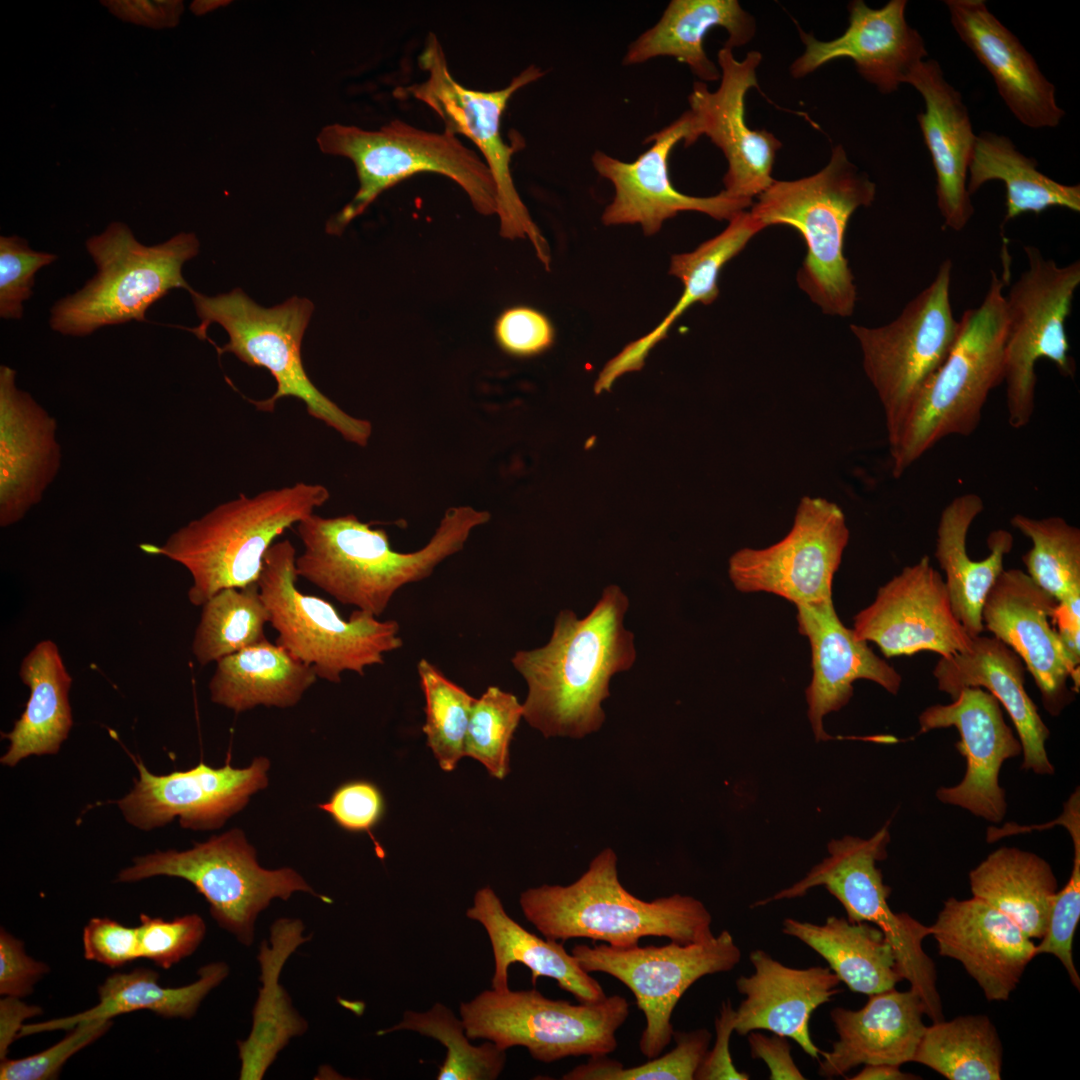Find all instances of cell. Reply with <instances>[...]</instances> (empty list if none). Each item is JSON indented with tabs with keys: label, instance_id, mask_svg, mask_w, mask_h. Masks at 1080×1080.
Masks as SVG:
<instances>
[{
	"label": "cell",
	"instance_id": "cell-1",
	"mask_svg": "<svg viewBox=\"0 0 1080 1080\" xmlns=\"http://www.w3.org/2000/svg\"><path fill=\"white\" fill-rule=\"evenodd\" d=\"M629 599L611 584L589 614L556 617L546 645L511 659L527 684L523 718L545 738L581 739L601 729L611 678L636 660L634 635L624 627Z\"/></svg>",
	"mask_w": 1080,
	"mask_h": 1080
},
{
	"label": "cell",
	"instance_id": "cell-2",
	"mask_svg": "<svg viewBox=\"0 0 1080 1080\" xmlns=\"http://www.w3.org/2000/svg\"><path fill=\"white\" fill-rule=\"evenodd\" d=\"M489 520L488 511L449 508L424 548L401 553L391 548L384 529H372L353 514L327 518L313 513L297 523L304 551L296 557V574L337 601L377 617L399 588L430 576L464 547L475 527Z\"/></svg>",
	"mask_w": 1080,
	"mask_h": 1080
},
{
	"label": "cell",
	"instance_id": "cell-3",
	"mask_svg": "<svg viewBox=\"0 0 1080 1080\" xmlns=\"http://www.w3.org/2000/svg\"><path fill=\"white\" fill-rule=\"evenodd\" d=\"M617 861L605 848L575 882L525 890L519 898L525 918L545 938L562 943L586 938L631 947L646 936L680 944L714 936L712 916L701 901L678 893L652 901L637 898L621 884Z\"/></svg>",
	"mask_w": 1080,
	"mask_h": 1080
},
{
	"label": "cell",
	"instance_id": "cell-4",
	"mask_svg": "<svg viewBox=\"0 0 1080 1080\" xmlns=\"http://www.w3.org/2000/svg\"><path fill=\"white\" fill-rule=\"evenodd\" d=\"M1004 269L1003 279L992 272L981 304L958 319V335L947 358L900 424L887 434L894 477L902 476L944 438L971 435L990 392L1003 382L1004 285L1009 266Z\"/></svg>",
	"mask_w": 1080,
	"mask_h": 1080
},
{
	"label": "cell",
	"instance_id": "cell-5",
	"mask_svg": "<svg viewBox=\"0 0 1080 1080\" xmlns=\"http://www.w3.org/2000/svg\"><path fill=\"white\" fill-rule=\"evenodd\" d=\"M329 498L324 485L304 482L252 497L240 494L182 526L164 544L139 547L184 566L193 580L188 599L202 606L222 589L257 583L274 540Z\"/></svg>",
	"mask_w": 1080,
	"mask_h": 1080
},
{
	"label": "cell",
	"instance_id": "cell-6",
	"mask_svg": "<svg viewBox=\"0 0 1080 1080\" xmlns=\"http://www.w3.org/2000/svg\"><path fill=\"white\" fill-rule=\"evenodd\" d=\"M875 195V183L838 145L819 172L774 180L751 206L752 216L766 228L787 225L799 232L806 256L797 283L826 314L845 318L854 311L857 291L844 254L845 234L853 213L870 206Z\"/></svg>",
	"mask_w": 1080,
	"mask_h": 1080
},
{
	"label": "cell",
	"instance_id": "cell-7",
	"mask_svg": "<svg viewBox=\"0 0 1080 1080\" xmlns=\"http://www.w3.org/2000/svg\"><path fill=\"white\" fill-rule=\"evenodd\" d=\"M201 323L189 329L206 339L209 325H221L229 341L219 355L233 353L251 367L267 369L276 381L275 393L252 401L258 410L272 412L284 397L302 401L310 416L337 431L345 440L365 447L372 433L369 421L355 418L324 395L310 380L302 361V339L314 310L306 298L291 297L271 308L251 300L240 288L209 297L191 289Z\"/></svg>",
	"mask_w": 1080,
	"mask_h": 1080
},
{
	"label": "cell",
	"instance_id": "cell-8",
	"mask_svg": "<svg viewBox=\"0 0 1080 1080\" xmlns=\"http://www.w3.org/2000/svg\"><path fill=\"white\" fill-rule=\"evenodd\" d=\"M322 152L350 159L359 188L352 200L326 225L341 231L384 191L419 173H436L456 182L482 215L496 214V187L485 161L446 131L430 132L401 120L378 130L330 124L317 136Z\"/></svg>",
	"mask_w": 1080,
	"mask_h": 1080
},
{
	"label": "cell",
	"instance_id": "cell-9",
	"mask_svg": "<svg viewBox=\"0 0 1080 1080\" xmlns=\"http://www.w3.org/2000/svg\"><path fill=\"white\" fill-rule=\"evenodd\" d=\"M194 233H179L155 245L140 243L122 222H112L85 247L96 274L75 293L51 308L50 327L67 336L82 337L111 325L147 321L152 304L172 289L192 288L182 275L185 262L199 252Z\"/></svg>",
	"mask_w": 1080,
	"mask_h": 1080
},
{
	"label": "cell",
	"instance_id": "cell-10",
	"mask_svg": "<svg viewBox=\"0 0 1080 1080\" xmlns=\"http://www.w3.org/2000/svg\"><path fill=\"white\" fill-rule=\"evenodd\" d=\"M296 557L288 539L274 542L258 579L269 623L278 633L275 644L332 683L347 670L364 675L366 667L383 664L385 653L402 647L397 621H380L359 609L344 620L328 601L299 591Z\"/></svg>",
	"mask_w": 1080,
	"mask_h": 1080
},
{
	"label": "cell",
	"instance_id": "cell-11",
	"mask_svg": "<svg viewBox=\"0 0 1080 1080\" xmlns=\"http://www.w3.org/2000/svg\"><path fill=\"white\" fill-rule=\"evenodd\" d=\"M889 841L888 823L868 839L847 835L832 840L827 845L828 857L804 878L753 906L802 897L814 887H825L842 904L850 922H867L883 932L893 948L899 974L920 996L925 1015L933 1022L940 1021L944 1017L936 969L923 948L924 939L931 935L930 926L890 908L887 899L891 888L876 866L887 857Z\"/></svg>",
	"mask_w": 1080,
	"mask_h": 1080
},
{
	"label": "cell",
	"instance_id": "cell-12",
	"mask_svg": "<svg viewBox=\"0 0 1080 1080\" xmlns=\"http://www.w3.org/2000/svg\"><path fill=\"white\" fill-rule=\"evenodd\" d=\"M427 77L398 89L432 109L443 121L446 132L463 135L481 151L496 187V215L500 235L506 239H528L546 270L550 269V248L518 194L510 169L513 154L521 148L507 144L501 135V118L511 97L521 88L542 78L545 72L530 65L504 88L492 91L469 89L452 76L442 45L429 33L418 57Z\"/></svg>",
	"mask_w": 1080,
	"mask_h": 1080
},
{
	"label": "cell",
	"instance_id": "cell-13",
	"mask_svg": "<svg viewBox=\"0 0 1080 1080\" xmlns=\"http://www.w3.org/2000/svg\"><path fill=\"white\" fill-rule=\"evenodd\" d=\"M154 876L178 877L191 883L209 903L217 924L245 946L254 942L256 919L273 899L288 900L295 892H305L331 902L292 868L261 867L255 848L238 828L195 843L188 850L136 857L118 873L116 881L137 882Z\"/></svg>",
	"mask_w": 1080,
	"mask_h": 1080
},
{
	"label": "cell",
	"instance_id": "cell-14",
	"mask_svg": "<svg viewBox=\"0 0 1080 1080\" xmlns=\"http://www.w3.org/2000/svg\"><path fill=\"white\" fill-rule=\"evenodd\" d=\"M459 1012L471 1040L486 1039L503 1050L522 1046L535 1060L550 1063L568 1056L612 1053L629 1003L620 995L572 1004L549 999L535 988L489 989L461 1003Z\"/></svg>",
	"mask_w": 1080,
	"mask_h": 1080
},
{
	"label": "cell",
	"instance_id": "cell-15",
	"mask_svg": "<svg viewBox=\"0 0 1080 1080\" xmlns=\"http://www.w3.org/2000/svg\"><path fill=\"white\" fill-rule=\"evenodd\" d=\"M1027 267L1005 295L1003 382L1009 425H1028L1035 408L1036 364L1051 361L1064 377L1076 372L1065 323L1080 284V262L1059 266L1032 245L1023 247Z\"/></svg>",
	"mask_w": 1080,
	"mask_h": 1080
},
{
	"label": "cell",
	"instance_id": "cell-16",
	"mask_svg": "<svg viewBox=\"0 0 1080 1080\" xmlns=\"http://www.w3.org/2000/svg\"><path fill=\"white\" fill-rule=\"evenodd\" d=\"M951 278L952 262L946 259L893 321L878 327L850 325L865 375L882 406L887 434L903 420L956 341L959 322L951 305Z\"/></svg>",
	"mask_w": 1080,
	"mask_h": 1080
},
{
	"label": "cell",
	"instance_id": "cell-17",
	"mask_svg": "<svg viewBox=\"0 0 1080 1080\" xmlns=\"http://www.w3.org/2000/svg\"><path fill=\"white\" fill-rule=\"evenodd\" d=\"M571 954L587 973L609 974L634 994L646 1020L639 1049L648 1059L660 1056L670 1044L673 1011L690 986L703 976L731 971L741 959V951L727 930L707 941L690 944H578Z\"/></svg>",
	"mask_w": 1080,
	"mask_h": 1080
},
{
	"label": "cell",
	"instance_id": "cell-18",
	"mask_svg": "<svg viewBox=\"0 0 1080 1080\" xmlns=\"http://www.w3.org/2000/svg\"><path fill=\"white\" fill-rule=\"evenodd\" d=\"M849 536L836 503L803 496L789 532L768 547L736 551L729 559V578L739 592L771 593L796 606L832 600Z\"/></svg>",
	"mask_w": 1080,
	"mask_h": 1080
},
{
	"label": "cell",
	"instance_id": "cell-19",
	"mask_svg": "<svg viewBox=\"0 0 1080 1080\" xmlns=\"http://www.w3.org/2000/svg\"><path fill=\"white\" fill-rule=\"evenodd\" d=\"M762 60L759 51H750L737 60L731 48L723 46L717 54L720 84L710 91L706 83L693 84L688 96L690 132L684 145L690 146L707 136L727 160L723 177L727 196L753 201L775 179L772 169L781 142L766 130L750 129L745 119V97L757 87V68Z\"/></svg>",
	"mask_w": 1080,
	"mask_h": 1080
},
{
	"label": "cell",
	"instance_id": "cell-20",
	"mask_svg": "<svg viewBox=\"0 0 1080 1080\" xmlns=\"http://www.w3.org/2000/svg\"><path fill=\"white\" fill-rule=\"evenodd\" d=\"M136 766L133 789L117 801L128 823L148 831L178 817L183 828L210 830L220 828L268 785L270 761L257 757L241 769L228 762L221 768L200 763L167 775L151 773L141 760Z\"/></svg>",
	"mask_w": 1080,
	"mask_h": 1080
},
{
	"label": "cell",
	"instance_id": "cell-21",
	"mask_svg": "<svg viewBox=\"0 0 1080 1080\" xmlns=\"http://www.w3.org/2000/svg\"><path fill=\"white\" fill-rule=\"evenodd\" d=\"M855 634L886 657L932 651L948 657L966 651L972 638L957 620L944 579L923 556L881 586L854 617Z\"/></svg>",
	"mask_w": 1080,
	"mask_h": 1080
},
{
	"label": "cell",
	"instance_id": "cell-22",
	"mask_svg": "<svg viewBox=\"0 0 1080 1080\" xmlns=\"http://www.w3.org/2000/svg\"><path fill=\"white\" fill-rule=\"evenodd\" d=\"M690 132V116L685 111L672 123L649 135L650 148L634 161L625 162L596 150L591 156L596 172L614 187L612 202L606 206L603 224H640L646 236L656 234L663 223L678 213L696 211L716 220H731L752 206L753 201L736 199L722 191L714 196L695 197L679 192L669 177L668 159L675 145L685 142Z\"/></svg>",
	"mask_w": 1080,
	"mask_h": 1080
},
{
	"label": "cell",
	"instance_id": "cell-23",
	"mask_svg": "<svg viewBox=\"0 0 1080 1080\" xmlns=\"http://www.w3.org/2000/svg\"><path fill=\"white\" fill-rule=\"evenodd\" d=\"M1057 601L1020 569L1003 570L982 609L984 629L1010 647L1023 661L1040 690L1050 715L1057 716L1079 688V666L1066 652L1052 616Z\"/></svg>",
	"mask_w": 1080,
	"mask_h": 1080
},
{
	"label": "cell",
	"instance_id": "cell-24",
	"mask_svg": "<svg viewBox=\"0 0 1080 1080\" xmlns=\"http://www.w3.org/2000/svg\"><path fill=\"white\" fill-rule=\"evenodd\" d=\"M919 725V733L955 727L960 734L955 747L966 761L964 777L955 786L940 787L937 798L989 822L1002 821L1007 803L999 772L1007 759L1022 753V746L999 701L982 688H966L950 704L927 707Z\"/></svg>",
	"mask_w": 1080,
	"mask_h": 1080
},
{
	"label": "cell",
	"instance_id": "cell-25",
	"mask_svg": "<svg viewBox=\"0 0 1080 1080\" xmlns=\"http://www.w3.org/2000/svg\"><path fill=\"white\" fill-rule=\"evenodd\" d=\"M906 6V0H890L872 9L862 0L851 1L849 25L831 41H820L799 29L805 51L792 63L791 75L805 77L832 60L847 57L879 92H895L928 55L923 37L906 21Z\"/></svg>",
	"mask_w": 1080,
	"mask_h": 1080
},
{
	"label": "cell",
	"instance_id": "cell-26",
	"mask_svg": "<svg viewBox=\"0 0 1080 1080\" xmlns=\"http://www.w3.org/2000/svg\"><path fill=\"white\" fill-rule=\"evenodd\" d=\"M938 953L962 964L989 1001H1006L1036 945L1008 916L981 899L945 900L930 926Z\"/></svg>",
	"mask_w": 1080,
	"mask_h": 1080
},
{
	"label": "cell",
	"instance_id": "cell-27",
	"mask_svg": "<svg viewBox=\"0 0 1080 1080\" xmlns=\"http://www.w3.org/2000/svg\"><path fill=\"white\" fill-rule=\"evenodd\" d=\"M0 367V526L19 522L38 504L61 466L56 420Z\"/></svg>",
	"mask_w": 1080,
	"mask_h": 1080
},
{
	"label": "cell",
	"instance_id": "cell-28",
	"mask_svg": "<svg viewBox=\"0 0 1080 1080\" xmlns=\"http://www.w3.org/2000/svg\"><path fill=\"white\" fill-rule=\"evenodd\" d=\"M944 3L954 30L990 73L999 95L1016 119L1033 129L1058 126L1065 112L1057 104L1054 85L986 2L946 0Z\"/></svg>",
	"mask_w": 1080,
	"mask_h": 1080
},
{
	"label": "cell",
	"instance_id": "cell-29",
	"mask_svg": "<svg viewBox=\"0 0 1080 1080\" xmlns=\"http://www.w3.org/2000/svg\"><path fill=\"white\" fill-rule=\"evenodd\" d=\"M796 607L799 632L808 638L811 647L812 679L806 689L808 718L816 740H828L832 737L825 732L823 719L848 704L856 680L873 681L897 694L902 678L841 622L833 600Z\"/></svg>",
	"mask_w": 1080,
	"mask_h": 1080
},
{
	"label": "cell",
	"instance_id": "cell-30",
	"mask_svg": "<svg viewBox=\"0 0 1080 1080\" xmlns=\"http://www.w3.org/2000/svg\"><path fill=\"white\" fill-rule=\"evenodd\" d=\"M749 959L753 974L736 980L745 998L735 1010L734 1031L746 1036L767 1030L791 1038L819 1060L821 1050L811 1038L809 1023L819 1006L842 992L839 978L829 967H788L761 949L752 951Z\"/></svg>",
	"mask_w": 1080,
	"mask_h": 1080
},
{
	"label": "cell",
	"instance_id": "cell-31",
	"mask_svg": "<svg viewBox=\"0 0 1080 1080\" xmlns=\"http://www.w3.org/2000/svg\"><path fill=\"white\" fill-rule=\"evenodd\" d=\"M906 83L924 100L917 120L936 174L937 207L944 225L960 231L974 214L967 177L977 135L968 109L934 59L922 61Z\"/></svg>",
	"mask_w": 1080,
	"mask_h": 1080
},
{
	"label": "cell",
	"instance_id": "cell-32",
	"mask_svg": "<svg viewBox=\"0 0 1080 1080\" xmlns=\"http://www.w3.org/2000/svg\"><path fill=\"white\" fill-rule=\"evenodd\" d=\"M925 1007L913 990L894 988L868 995L858 1010H831L838 1040L831 1050L820 1052L818 1074L832 1079L858 1065L912 1062L926 1029Z\"/></svg>",
	"mask_w": 1080,
	"mask_h": 1080
},
{
	"label": "cell",
	"instance_id": "cell-33",
	"mask_svg": "<svg viewBox=\"0 0 1080 1080\" xmlns=\"http://www.w3.org/2000/svg\"><path fill=\"white\" fill-rule=\"evenodd\" d=\"M933 676L938 689L952 700L966 688L991 693L1017 731L1023 754L1021 769L1041 775L1054 773L1046 751L1050 731L1025 690V665L1010 647L996 637L976 636L966 651L940 657Z\"/></svg>",
	"mask_w": 1080,
	"mask_h": 1080
},
{
	"label": "cell",
	"instance_id": "cell-34",
	"mask_svg": "<svg viewBox=\"0 0 1080 1080\" xmlns=\"http://www.w3.org/2000/svg\"><path fill=\"white\" fill-rule=\"evenodd\" d=\"M716 27L727 31L724 46L732 50L751 41L756 31L753 16L736 0H672L658 22L629 44L622 63L673 57L702 81H716L720 69L704 49L706 35Z\"/></svg>",
	"mask_w": 1080,
	"mask_h": 1080
},
{
	"label": "cell",
	"instance_id": "cell-35",
	"mask_svg": "<svg viewBox=\"0 0 1080 1080\" xmlns=\"http://www.w3.org/2000/svg\"><path fill=\"white\" fill-rule=\"evenodd\" d=\"M304 930L301 920L280 918L271 926L269 941L260 945L257 959L261 987L252 1011V1027L248 1037L237 1042L240 1080L263 1079L279 1052L308 1029L307 1021L295 1010L279 982L286 961L310 940L303 935Z\"/></svg>",
	"mask_w": 1080,
	"mask_h": 1080
},
{
	"label": "cell",
	"instance_id": "cell-36",
	"mask_svg": "<svg viewBox=\"0 0 1080 1080\" xmlns=\"http://www.w3.org/2000/svg\"><path fill=\"white\" fill-rule=\"evenodd\" d=\"M466 916L479 922L489 937L494 958L492 989H508V968L520 963L530 969L533 985L544 976L554 979L579 1002H597L606 997L600 983L580 967L562 942L540 938L522 927L508 915L489 886L476 892Z\"/></svg>",
	"mask_w": 1080,
	"mask_h": 1080
},
{
	"label": "cell",
	"instance_id": "cell-37",
	"mask_svg": "<svg viewBox=\"0 0 1080 1080\" xmlns=\"http://www.w3.org/2000/svg\"><path fill=\"white\" fill-rule=\"evenodd\" d=\"M984 503L975 493L955 497L943 509L938 527L935 557L946 575L945 586L955 617L966 633L974 638L984 631L982 609L996 579L1004 570V557L1013 547V537L1006 530L990 533V554L974 561L967 552V534Z\"/></svg>",
	"mask_w": 1080,
	"mask_h": 1080
},
{
	"label": "cell",
	"instance_id": "cell-38",
	"mask_svg": "<svg viewBox=\"0 0 1080 1080\" xmlns=\"http://www.w3.org/2000/svg\"><path fill=\"white\" fill-rule=\"evenodd\" d=\"M765 226L750 211H742L729 220L728 226L715 237L700 244L689 253L671 257L669 273L683 283L678 302L666 317L648 334L628 344L603 368L596 384L609 390L622 374L640 370L649 351L668 333L674 322L693 304H711L719 295L718 277L727 262L738 255L748 242Z\"/></svg>",
	"mask_w": 1080,
	"mask_h": 1080
},
{
	"label": "cell",
	"instance_id": "cell-39",
	"mask_svg": "<svg viewBox=\"0 0 1080 1080\" xmlns=\"http://www.w3.org/2000/svg\"><path fill=\"white\" fill-rule=\"evenodd\" d=\"M19 677L30 696L12 730L3 734L9 746L0 762L9 767L31 755L57 754L73 725L72 677L52 640H42L30 650L20 664Z\"/></svg>",
	"mask_w": 1080,
	"mask_h": 1080
},
{
	"label": "cell",
	"instance_id": "cell-40",
	"mask_svg": "<svg viewBox=\"0 0 1080 1080\" xmlns=\"http://www.w3.org/2000/svg\"><path fill=\"white\" fill-rule=\"evenodd\" d=\"M229 974L225 962H213L198 970V979L191 984L171 988L158 983L159 975L147 968L127 973H115L98 987L99 1002L94 1007L64 1018L24 1024L19 1037L32 1034L70 1030L76 1024L93 1020H112L115 1016L137 1010H150L165 1018L193 1017L202 1000Z\"/></svg>",
	"mask_w": 1080,
	"mask_h": 1080
},
{
	"label": "cell",
	"instance_id": "cell-41",
	"mask_svg": "<svg viewBox=\"0 0 1080 1080\" xmlns=\"http://www.w3.org/2000/svg\"><path fill=\"white\" fill-rule=\"evenodd\" d=\"M216 663L211 701L237 713L259 705L292 707L317 679L312 666L267 639Z\"/></svg>",
	"mask_w": 1080,
	"mask_h": 1080
},
{
	"label": "cell",
	"instance_id": "cell-42",
	"mask_svg": "<svg viewBox=\"0 0 1080 1080\" xmlns=\"http://www.w3.org/2000/svg\"><path fill=\"white\" fill-rule=\"evenodd\" d=\"M782 932L819 954L853 992L871 995L903 980L891 944L870 923L836 916H829L823 924L786 918Z\"/></svg>",
	"mask_w": 1080,
	"mask_h": 1080
},
{
	"label": "cell",
	"instance_id": "cell-43",
	"mask_svg": "<svg viewBox=\"0 0 1080 1080\" xmlns=\"http://www.w3.org/2000/svg\"><path fill=\"white\" fill-rule=\"evenodd\" d=\"M973 897L1012 919L1031 939H1041L1058 891L1050 864L1035 853L1001 847L969 873Z\"/></svg>",
	"mask_w": 1080,
	"mask_h": 1080
},
{
	"label": "cell",
	"instance_id": "cell-44",
	"mask_svg": "<svg viewBox=\"0 0 1080 1080\" xmlns=\"http://www.w3.org/2000/svg\"><path fill=\"white\" fill-rule=\"evenodd\" d=\"M1037 166V161L1021 153L1007 136L983 131L976 136L968 168V192L975 193L989 181H1002L1006 188L1003 223L1051 207L1080 212V186L1060 183Z\"/></svg>",
	"mask_w": 1080,
	"mask_h": 1080
},
{
	"label": "cell",
	"instance_id": "cell-45",
	"mask_svg": "<svg viewBox=\"0 0 1080 1080\" xmlns=\"http://www.w3.org/2000/svg\"><path fill=\"white\" fill-rule=\"evenodd\" d=\"M913 1062L949 1080H1000L1003 1046L988 1016H959L926 1026Z\"/></svg>",
	"mask_w": 1080,
	"mask_h": 1080
},
{
	"label": "cell",
	"instance_id": "cell-46",
	"mask_svg": "<svg viewBox=\"0 0 1080 1080\" xmlns=\"http://www.w3.org/2000/svg\"><path fill=\"white\" fill-rule=\"evenodd\" d=\"M269 620L258 582L220 590L202 605L192 643L195 659L206 666L265 640Z\"/></svg>",
	"mask_w": 1080,
	"mask_h": 1080
},
{
	"label": "cell",
	"instance_id": "cell-47",
	"mask_svg": "<svg viewBox=\"0 0 1080 1080\" xmlns=\"http://www.w3.org/2000/svg\"><path fill=\"white\" fill-rule=\"evenodd\" d=\"M400 1030L433 1038L446 1048L437 1080H494L505 1067L506 1050L491 1041L480 1046L471 1044L461 1018L442 1003H435L425 1012L407 1010L397 1025L380 1030L377 1035Z\"/></svg>",
	"mask_w": 1080,
	"mask_h": 1080
},
{
	"label": "cell",
	"instance_id": "cell-48",
	"mask_svg": "<svg viewBox=\"0 0 1080 1080\" xmlns=\"http://www.w3.org/2000/svg\"><path fill=\"white\" fill-rule=\"evenodd\" d=\"M1011 524L1032 542L1023 556L1028 576L1057 602L1080 592V530L1062 517L1016 514Z\"/></svg>",
	"mask_w": 1080,
	"mask_h": 1080
},
{
	"label": "cell",
	"instance_id": "cell-49",
	"mask_svg": "<svg viewBox=\"0 0 1080 1080\" xmlns=\"http://www.w3.org/2000/svg\"><path fill=\"white\" fill-rule=\"evenodd\" d=\"M417 670L426 700L422 731L441 769L451 772L464 756L466 731L476 698L426 659L419 661Z\"/></svg>",
	"mask_w": 1080,
	"mask_h": 1080
},
{
	"label": "cell",
	"instance_id": "cell-50",
	"mask_svg": "<svg viewBox=\"0 0 1080 1080\" xmlns=\"http://www.w3.org/2000/svg\"><path fill=\"white\" fill-rule=\"evenodd\" d=\"M521 718L523 705L514 694L488 687L472 707L464 756L482 763L493 777L504 779L509 772V746Z\"/></svg>",
	"mask_w": 1080,
	"mask_h": 1080
},
{
	"label": "cell",
	"instance_id": "cell-51",
	"mask_svg": "<svg viewBox=\"0 0 1080 1080\" xmlns=\"http://www.w3.org/2000/svg\"><path fill=\"white\" fill-rule=\"evenodd\" d=\"M676 1046L636 1067L625 1068L604 1056L591 1057L585 1064L563 1075L564 1080H693L704 1059L711 1033L700 1028L690 1032L674 1031Z\"/></svg>",
	"mask_w": 1080,
	"mask_h": 1080
},
{
	"label": "cell",
	"instance_id": "cell-52",
	"mask_svg": "<svg viewBox=\"0 0 1080 1080\" xmlns=\"http://www.w3.org/2000/svg\"><path fill=\"white\" fill-rule=\"evenodd\" d=\"M1060 825L1064 826L1074 845L1073 868L1065 886L1057 891L1044 936L1036 945V956L1052 954L1065 968L1070 981L1080 990V977L1073 959V939L1080 919V802L1075 798L1064 804Z\"/></svg>",
	"mask_w": 1080,
	"mask_h": 1080
},
{
	"label": "cell",
	"instance_id": "cell-53",
	"mask_svg": "<svg viewBox=\"0 0 1080 1080\" xmlns=\"http://www.w3.org/2000/svg\"><path fill=\"white\" fill-rule=\"evenodd\" d=\"M57 255L33 250L26 239L13 235L0 237V317L18 320L23 303L33 294L35 275L53 263Z\"/></svg>",
	"mask_w": 1080,
	"mask_h": 1080
},
{
	"label": "cell",
	"instance_id": "cell-54",
	"mask_svg": "<svg viewBox=\"0 0 1080 1080\" xmlns=\"http://www.w3.org/2000/svg\"><path fill=\"white\" fill-rule=\"evenodd\" d=\"M137 927L140 957L169 969L192 955L203 941L206 924L198 914L164 920L141 913Z\"/></svg>",
	"mask_w": 1080,
	"mask_h": 1080
},
{
	"label": "cell",
	"instance_id": "cell-55",
	"mask_svg": "<svg viewBox=\"0 0 1080 1080\" xmlns=\"http://www.w3.org/2000/svg\"><path fill=\"white\" fill-rule=\"evenodd\" d=\"M112 1020H93L76 1024L58 1043L21 1059H1V1080L56 1079L64 1063L81 1049L105 1034Z\"/></svg>",
	"mask_w": 1080,
	"mask_h": 1080
},
{
	"label": "cell",
	"instance_id": "cell-56",
	"mask_svg": "<svg viewBox=\"0 0 1080 1080\" xmlns=\"http://www.w3.org/2000/svg\"><path fill=\"white\" fill-rule=\"evenodd\" d=\"M341 828L350 832H367L375 843L377 855L384 850L372 836V829L381 821L385 801L380 789L367 780H352L341 784L330 798L318 805Z\"/></svg>",
	"mask_w": 1080,
	"mask_h": 1080
},
{
	"label": "cell",
	"instance_id": "cell-57",
	"mask_svg": "<svg viewBox=\"0 0 1080 1080\" xmlns=\"http://www.w3.org/2000/svg\"><path fill=\"white\" fill-rule=\"evenodd\" d=\"M494 339L506 354L529 358L549 350L555 340V329L541 311L529 306H512L503 310L495 320Z\"/></svg>",
	"mask_w": 1080,
	"mask_h": 1080
},
{
	"label": "cell",
	"instance_id": "cell-58",
	"mask_svg": "<svg viewBox=\"0 0 1080 1080\" xmlns=\"http://www.w3.org/2000/svg\"><path fill=\"white\" fill-rule=\"evenodd\" d=\"M84 958L111 968L140 957L137 927H127L108 917L91 918L83 929Z\"/></svg>",
	"mask_w": 1080,
	"mask_h": 1080
},
{
	"label": "cell",
	"instance_id": "cell-59",
	"mask_svg": "<svg viewBox=\"0 0 1080 1080\" xmlns=\"http://www.w3.org/2000/svg\"><path fill=\"white\" fill-rule=\"evenodd\" d=\"M46 963L25 953L24 944L5 929L0 931V995L15 998L33 992L34 985L49 972Z\"/></svg>",
	"mask_w": 1080,
	"mask_h": 1080
},
{
	"label": "cell",
	"instance_id": "cell-60",
	"mask_svg": "<svg viewBox=\"0 0 1080 1080\" xmlns=\"http://www.w3.org/2000/svg\"><path fill=\"white\" fill-rule=\"evenodd\" d=\"M735 1010L728 999L721 1004L719 1016L715 1020L716 1040L711 1051H707L694 1079L696 1080H748L749 1074L739 1071L733 1064L729 1042L734 1031Z\"/></svg>",
	"mask_w": 1080,
	"mask_h": 1080
},
{
	"label": "cell",
	"instance_id": "cell-61",
	"mask_svg": "<svg viewBox=\"0 0 1080 1080\" xmlns=\"http://www.w3.org/2000/svg\"><path fill=\"white\" fill-rule=\"evenodd\" d=\"M747 1035L751 1056L766 1063L769 1069V1079H805L791 1056V1046L786 1037L774 1033L771 1036H766L755 1031H751Z\"/></svg>",
	"mask_w": 1080,
	"mask_h": 1080
},
{
	"label": "cell",
	"instance_id": "cell-62",
	"mask_svg": "<svg viewBox=\"0 0 1080 1080\" xmlns=\"http://www.w3.org/2000/svg\"><path fill=\"white\" fill-rule=\"evenodd\" d=\"M108 9L124 21L151 28L173 27L183 12L181 1H107Z\"/></svg>",
	"mask_w": 1080,
	"mask_h": 1080
},
{
	"label": "cell",
	"instance_id": "cell-63",
	"mask_svg": "<svg viewBox=\"0 0 1080 1080\" xmlns=\"http://www.w3.org/2000/svg\"><path fill=\"white\" fill-rule=\"evenodd\" d=\"M42 1013L38 1006L27 1005L20 998L3 996L0 1000V1058L6 1057L10 1044L19 1036L23 1021Z\"/></svg>",
	"mask_w": 1080,
	"mask_h": 1080
},
{
	"label": "cell",
	"instance_id": "cell-64",
	"mask_svg": "<svg viewBox=\"0 0 1080 1080\" xmlns=\"http://www.w3.org/2000/svg\"><path fill=\"white\" fill-rule=\"evenodd\" d=\"M851 1080H915L921 1079L918 1075L905 1073L900 1066L891 1064L865 1065L861 1071L850 1078Z\"/></svg>",
	"mask_w": 1080,
	"mask_h": 1080
}]
</instances>
